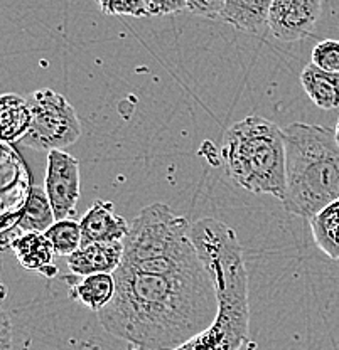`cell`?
I'll list each match as a JSON object with an SVG mask.
<instances>
[{"instance_id":"6","label":"cell","mask_w":339,"mask_h":350,"mask_svg":"<svg viewBox=\"0 0 339 350\" xmlns=\"http://www.w3.org/2000/svg\"><path fill=\"white\" fill-rule=\"evenodd\" d=\"M32 120L19 144L34 150H63L81 137V123L63 94L42 88L27 98Z\"/></svg>"},{"instance_id":"21","label":"cell","mask_w":339,"mask_h":350,"mask_svg":"<svg viewBox=\"0 0 339 350\" xmlns=\"http://www.w3.org/2000/svg\"><path fill=\"white\" fill-rule=\"evenodd\" d=\"M226 0H188V10L194 16L218 19Z\"/></svg>"},{"instance_id":"26","label":"cell","mask_w":339,"mask_h":350,"mask_svg":"<svg viewBox=\"0 0 339 350\" xmlns=\"http://www.w3.org/2000/svg\"><path fill=\"white\" fill-rule=\"evenodd\" d=\"M334 135H336V140L339 144V118H338V123H336V130H334Z\"/></svg>"},{"instance_id":"13","label":"cell","mask_w":339,"mask_h":350,"mask_svg":"<svg viewBox=\"0 0 339 350\" xmlns=\"http://www.w3.org/2000/svg\"><path fill=\"white\" fill-rule=\"evenodd\" d=\"M10 247L16 253L17 261L27 271L42 273L47 278L58 273V268L53 265L56 253L45 232H23L12 239Z\"/></svg>"},{"instance_id":"16","label":"cell","mask_w":339,"mask_h":350,"mask_svg":"<svg viewBox=\"0 0 339 350\" xmlns=\"http://www.w3.org/2000/svg\"><path fill=\"white\" fill-rule=\"evenodd\" d=\"M316 246L331 260H339V199L309 219Z\"/></svg>"},{"instance_id":"10","label":"cell","mask_w":339,"mask_h":350,"mask_svg":"<svg viewBox=\"0 0 339 350\" xmlns=\"http://www.w3.org/2000/svg\"><path fill=\"white\" fill-rule=\"evenodd\" d=\"M123 258V241L91 243L66 256L73 275L88 276L95 273H113Z\"/></svg>"},{"instance_id":"15","label":"cell","mask_w":339,"mask_h":350,"mask_svg":"<svg viewBox=\"0 0 339 350\" xmlns=\"http://www.w3.org/2000/svg\"><path fill=\"white\" fill-rule=\"evenodd\" d=\"M32 113L29 101L14 93L0 94V140L7 144L21 142L29 126Z\"/></svg>"},{"instance_id":"24","label":"cell","mask_w":339,"mask_h":350,"mask_svg":"<svg viewBox=\"0 0 339 350\" xmlns=\"http://www.w3.org/2000/svg\"><path fill=\"white\" fill-rule=\"evenodd\" d=\"M7 298V286L3 283H0V304Z\"/></svg>"},{"instance_id":"25","label":"cell","mask_w":339,"mask_h":350,"mask_svg":"<svg viewBox=\"0 0 339 350\" xmlns=\"http://www.w3.org/2000/svg\"><path fill=\"white\" fill-rule=\"evenodd\" d=\"M127 350H147V349H142V347H137V345H134V344H129Z\"/></svg>"},{"instance_id":"8","label":"cell","mask_w":339,"mask_h":350,"mask_svg":"<svg viewBox=\"0 0 339 350\" xmlns=\"http://www.w3.org/2000/svg\"><path fill=\"white\" fill-rule=\"evenodd\" d=\"M321 10L323 0H273L268 14V31L279 41H302L314 31Z\"/></svg>"},{"instance_id":"4","label":"cell","mask_w":339,"mask_h":350,"mask_svg":"<svg viewBox=\"0 0 339 350\" xmlns=\"http://www.w3.org/2000/svg\"><path fill=\"white\" fill-rule=\"evenodd\" d=\"M192 224L167 204L144 207L130 222L120 265L142 273L181 275L206 268L191 236Z\"/></svg>"},{"instance_id":"5","label":"cell","mask_w":339,"mask_h":350,"mask_svg":"<svg viewBox=\"0 0 339 350\" xmlns=\"http://www.w3.org/2000/svg\"><path fill=\"white\" fill-rule=\"evenodd\" d=\"M226 174L253 194L286 197V138L277 123L251 115L229 126L221 145Z\"/></svg>"},{"instance_id":"1","label":"cell","mask_w":339,"mask_h":350,"mask_svg":"<svg viewBox=\"0 0 339 350\" xmlns=\"http://www.w3.org/2000/svg\"><path fill=\"white\" fill-rule=\"evenodd\" d=\"M113 278L115 295L98 319L108 334L137 347L173 350L216 319V288L208 268L155 275L120 265Z\"/></svg>"},{"instance_id":"2","label":"cell","mask_w":339,"mask_h":350,"mask_svg":"<svg viewBox=\"0 0 339 350\" xmlns=\"http://www.w3.org/2000/svg\"><path fill=\"white\" fill-rule=\"evenodd\" d=\"M191 236L214 282L218 313L206 330L173 350H240L250 332L249 276L238 236L218 219L192 222Z\"/></svg>"},{"instance_id":"27","label":"cell","mask_w":339,"mask_h":350,"mask_svg":"<svg viewBox=\"0 0 339 350\" xmlns=\"http://www.w3.org/2000/svg\"><path fill=\"white\" fill-rule=\"evenodd\" d=\"M145 2H149V0H145Z\"/></svg>"},{"instance_id":"17","label":"cell","mask_w":339,"mask_h":350,"mask_svg":"<svg viewBox=\"0 0 339 350\" xmlns=\"http://www.w3.org/2000/svg\"><path fill=\"white\" fill-rule=\"evenodd\" d=\"M54 222L56 216L46 191L41 187H32L23 214L17 221V228L23 232H46Z\"/></svg>"},{"instance_id":"9","label":"cell","mask_w":339,"mask_h":350,"mask_svg":"<svg viewBox=\"0 0 339 350\" xmlns=\"http://www.w3.org/2000/svg\"><path fill=\"white\" fill-rule=\"evenodd\" d=\"M81 226V246L91 243H112L123 241L129 234L130 224L115 213V207L107 200H95L79 221Z\"/></svg>"},{"instance_id":"18","label":"cell","mask_w":339,"mask_h":350,"mask_svg":"<svg viewBox=\"0 0 339 350\" xmlns=\"http://www.w3.org/2000/svg\"><path fill=\"white\" fill-rule=\"evenodd\" d=\"M56 256H69L81 247V226L73 217L58 219L45 232Z\"/></svg>"},{"instance_id":"19","label":"cell","mask_w":339,"mask_h":350,"mask_svg":"<svg viewBox=\"0 0 339 350\" xmlns=\"http://www.w3.org/2000/svg\"><path fill=\"white\" fill-rule=\"evenodd\" d=\"M311 63L324 71L339 72V41L336 39H324L317 42L312 49Z\"/></svg>"},{"instance_id":"20","label":"cell","mask_w":339,"mask_h":350,"mask_svg":"<svg viewBox=\"0 0 339 350\" xmlns=\"http://www.w3.org/2000/svg\"><path fill=\"white\" fill-rule=\"evenodd\" d=\"M97 2L105 16H149L145 0H97Z\"/></svg>"},{"instance_id":"23","label":"cell","mask_w":339,"mask_h":350,"mask_svg":"<svg viewBox=\"0 0 339 350\" xmlns=\"http://www.w3.org/2000/svg\"><path fill=\"white\" fill-rule=\"evenodd\" d=\"M0 350H14L12 320L0 308Z\"/></svg>"},{"instance_id":"14","label":"cell","mask_w":339,"mask_h":350,"mask_svg":"<svg viewBox=\"0 0 339 350\" xmlns=\"http://www.w3.org/2000/svg\"><path fill=\"white\" fill-rule=\"evenodd\" d=\"M301 85L317 108H339V72L324 71L309 63L301 72Z\"/></svg>"},{"instance_id":"22","label":"cell","mask_w":339,"mask_h":350,"mask_svg":"<svg viewBox=\"0 0 339 350\" xmlns=\"http://www.w3.org/2000/svg\"><path fill=\"white\" fill-rule=\"evenodd\" d=\"M188 10V0H149V16H169Z\"/></svg>"},{"instance_id":"3","label":"cell","mask_w":339,"mask_h":350,"mask_svg":"<svg viewBox=\"0 0 339 350\" xmlns=\"http://www.w3.org/2000/svg\"><path fill=\"white\" fill-rule=\"evenodd\" d=\"M286 138V197L292 216L311 219L339 199V144L334 130L295 122Z\"/></svg>"},{"instance_id":"12","label":"cell","mask_w":339,"mask_h":350,"mask_svg":"<svg viewBox=\"0 0 339 350\" xmlns=\"http://www.w3.org/2000/svg\"><path fill=\"white\" fill-rule=\"evenodd\" d=\"M273 0H226L220 19L236 31L264 36L268 29V14Z\"/></svg>"},{"instance_id":"11","label":"cell","mask_w":339,"mask_h":350,"mask_svg":"<svg viewBox=\"0 0 339 350\" xmlns=\"http://www.w3.org/2000/svg\"><path fill=\"white\" fill-rule=\"evenodd\" d=\"M69 288V298L76 304L86 306L91 312H100L112 301L115 295L113 273H95L88 276H64Z\"/></svg>"},{"instance_id":"7","label":"cell","mask_w":339,"mask_h":350,"mask_svg":"<svg viewBox=\"0 0 339 350\" xmlns=\"http://www.w3.org/2000/svg\"><path fill=\"white\" fill-rule=\"evenodd\" d=\"M45 191L58 219L71 217L81 194L79 162L64 150L47 152Z\"/></svg>"}]
</instances>
